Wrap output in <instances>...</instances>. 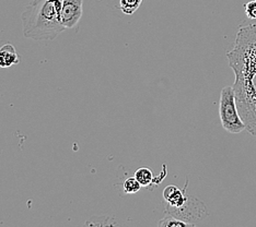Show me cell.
<instances>
[{"label":"cell","instance_id":"cell-10","mask_svg":"<svg viewBox=\"0 0 256 227\" xmlns=\"http://www.w3.org/2000/svg\"><path fill=\"white\" fill-rule=\"evenodd\" d=\"M158 225L161 227H194L192 224L186 223L182 220H178L166 212L164 214V218L159 221Z\"/></svg>","mask_w":256,"mask_h":227},{"label":"cell","instance_id":"cell-12","mask_svg":"<svg viewBox=\"0 0 256 227\" xmlns=\"http://www.w3.org/2000/svg\"><path fill=\"white\" fill-rule=\"evenodd\" d=\"M123 189L126 194L134 195V194H137V192L142 189V185L139 184L136 177H130V178H127L124 182Z\"/></svg>","mask_w":256,"mask_h":227},{"label":"cell","instance_id":"cell-5","mask_svg":"<svg viewBox=\"0 0 256 227\" xmlns=\"http://www.w3.org/2000/svg\"><path fill=\"white\" fill-rule=\"evenodd\" d=\"M166 212L173 215V217H176L178 220L184 221L186 223L192 224L193 226L200 223V221L204 220V218H206L208 215L206 206L204 205V202L197 199V198L188 195V199H186L182 207L173 208L166 205Z\"/></svg>","mask_w":256,"mask_h":227},{"label":"cell","instance_id":"cell-13","mask_svg":"<svg viewBox=\"0 0 256 227\" xmlns=\"http://www.w3.org/2000/svg\"><path fill=\"white\" fill-rule=\"evenodd\" d=\"M100 218H90L84 225L86 226H112V225H118V223L114 221V218H102V222H98Z\"/></svg>","mask_w":256,"mask_h":227},{"label":"cell","instance_id":"cell-11","mask_svg":"<svg viewBox=\"0 0 256 227\" xmlns=\"http://www.w3.org/2000/svg\"><path fill=\"white\" fill-rule=\"evenodd\" d=\"M142 0H120V7L125 14L132 15L140 7Z\"/></svg>","mask_w":256,"mask_h":227},{"label":"cell","instance_id":"cell-8","mask_svg":"<svg viewBox=\"0 0 256 227\" xmlns=\"http://www.w3.org/2000/svg\"><path fill=\"white\" fill-rule=\"evenodd\" d=\"M19 63V56L16 48L10 43L0 47V68H9Z\"/></svg>","mask_w":256,"mask_h":227},{"label":"cell","instance_id":"cell-7","mask_svg":"<svg viewBox=\"0 0 256 227\" xmlns=\"http://www.w3.org/2000/svg\"><path fill=\"white\" fill-rule=\"evenodd\" d=\"M188 179H186V185L184 189H180L176 186L170 185L164 190V199L166 201L168 206H171L173 208H180L182 207L186 199H188V195H186V188H188Z\"/></svg>","mask_w":256,"mask_h":227},{"label":"cell","instance_id":"cell-3","mask_svg":"<svg viewBox=\"0 0 256 227\" xmlns=\"http://www.w3.org/2000/svg\"><path fill=\"white\" fill-rule=\"evenodd\" d=\"M226 56L234 71H256V23L238 30L234 47Z\"/></svg>","mask_w":256,"mask_h":227},{"label":"cell","instance_id":"cell-9","mask_svg":"<svg viewBox=\"0 0 256 227\" xmlns=\"http://www.w3.org/2000/svg\"><path fill=\"white\" fill-rule=\"evenodd\" d=\"M135 177L139 182V184L142 185V187H144V188L149 187L154 180V173L147 167L138 168V170L135 172Z\"/></svg>","mask_w":256,"mask_h":227},{"label":"cell","instance_id":"cell-6","mask_svg":"<svg viewBox=\"0 0 256 227\" xmlns=\"http://www.w3.org/2000/svg\"><path fill=\"white\" fill-rule=\"evenodd\" d=\"M84 0H62V20L67 28H74L78 24L84 12Z\"/></svg>","mask_w":256,"mask_h":227},{"label":"cell","instance_id":"cell-14","mask_svg":"<svg viewBox=\"0 0 256 227\" xmlns=\"http://www.w3.org/2000/svg\"><path fill=\"white\" fill-rule=\"evenodd\" d=\"M244 9H246V14L248 19H256V0H252L244 4Z\"/></svg>","mask_w":256,"mask_h":227},{"label":"cell","instance_id":"cell-2","mask_svg":"<svg viewBox=\"0 0 256 227\" xmlns=\"http://www.w3.org/2000/svg\"><path fill=\"white\" fill-rule=\"evenodd\" d=\"M238 110L246 130L256 136V71H234Z\"/></svg>","mask_w":256,"mask_h":227},{"label":"cell","instance_id":"cell-4","mask_svg":"<svg viewBox=\"0 0 256 227\" xmlns=\"http://www.w3.org/2000/svg\"><path fill=\"white\" fill-rule=\"evenodd\" d=\"M219 117L221 125L230 133H240L246 129L238 110L234 86H226L221 90Z\"/></svg>","mask_w":256,"mask_h":227},{"label":"cell","instance_id":"cell-1","mask_svg":"<svg viewBox=\"0 0 256 227\" xmlns=\"http://www.w3.org/2000/svg\"><path fill=\"white\" fill-rule=\"evenodd\" d=\"M62 0H33L22 12L23 35L34 40H53L66 30L62 20Z\"/></svg>","mask_w":256,"mask_h":227}]
</instances>
